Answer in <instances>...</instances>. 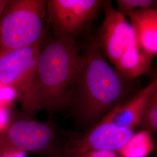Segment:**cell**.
Returning a JSON list of instances; mask_svg holds the SVG:
<instances>
[{
	"instance_id": "obj_10",
	"label": "cell",
	"mask_w": 157,
	"mask_h": 157,
	"mask_svg": "<svg viewBox=\"0 0 157 157\" xmlns=\"http://www.w3.org/2000/svg\"><path fill=\"white\" fill-rule=\"evenodd\" d=\"M128 16L137 45L153 56H157V9L140 8Z\"/></svg>"
},
{
	"instance_id": "obj_9",
	"label": "cell",
	"mask_w": 157,
	"mask_h": 157,
	"mask_svg": "<svg viewBox=\"0 0 157 157\" xmlns=\"http://www.w3.org/2000/svg\"><path fill=\"white\" fill-rule=\"evenodd\" d=\"M157 90V79L155 78L146 87L115 108L107 115L113 124L119 127L135 130L140 123L146 104Z\"/></svg>"
},
{
	"instance_id": "obj_5",
	"label": "cell",
	"mask_w": 157,
	"mask_h": 157,
	"mask_svg": "<svg viewBox=\"0 0 157 157\" xmlns=\"http://www.w3.org/2000/svg\"><path fill=\"white\" fill-rule=\"evenodd\" d=\"M11 150L47 157H61L63 154L51 125L22 113L12 115L8 127L0 133V155Z\"/></svg>"
},
{
	"instance_id": "obj_15",
	"label": "cell",
	"mask_w": 157,
	"mask_h": 157,
	"mask_svg": "<svg viewBox=\"0 0 157 157\" xmlns=\"http://www.w3.org/2000/svg\"><path fill=\"white\" fill-rule=\"evenodd\" d=\"M17 101V93L11 86L0 82V106L10 108Z\"/></svg>"
},
{
	"instance_id": "obj_4",
	"label": "cell",
	"mask_w": 157,
	"mask_h": 157,
	"mask_svg": "<svg viewBox=\"0 0 157 157\" xmlns=\"http://www.w3.org/2000/svg\"><path fill=\"white\" fill-rule=\"evenodd\" d=\"M41 40L0 56V82L16 90L22 113L30 118L41 110L37 100V82Z\"/></svg>"
},
{
	"instance_id": "obj_20",
	"label": "cell",
	"mask_w": 157,
	"mask_h": 157,
	"mask_svg": "<svg viewBox=\"0 0 157 157\" xmlns=\"http://www.w3.org/2000/svg\"><path fill=\"white\" fill-rule=\"evenodd\" d=\"M61 157H70V156H69V155H65V154H63V155H62V156Z\"/></svg>"
},
{
	"instance_id": "obj_7",
	"label": "cell",
	"mask_w": 157,
	"mask_h": 157,
	"mask_svg": "<svg viewBox=\"0 0 157 157\" xmlns=\"http://www.w3.org/2000/svg\"><path fill=\"white\" fill-rule=\"evenodd\" d=\"M135 133L133 129L121 128L113 124L106 115L91 126L84 135L71 141L63 147V154L71 155L90 150L118 152Z\"/></svg>"
},
{
	"instance_id": "obj_12",
	"label": "cell",
	"mask_w": 157,
	"mask_h": 157,
	"mask_svg": "<svg viewBox=\"0 0 157 157\" xmlns=\"http://www.w3.org/2000/svg\"><path fill=\"white\" fill-rule=\"evenodd\" d=\"M151 135L141 130L134 134L118 152L121 157H147L154 147Z\"/></svg>"
},
{
	"instance_id": "obj_19",
	"label": "cell",
	"mask_w": 157,
	"mask_h": 157,
	"mask_svg": "<svg viewBox=\"0 0 157 157\" xmlns=\"http://www.w3.org/2000/svg\"><path fill=\"white\" fill-rule=\"evenodd\" d=\"M6 3H7V1L6 0H0V19L2 15V13L4 11V10L6 7Z\"/></svg>"
},
{
	"instance_id": "obj_16",
	"label": "cell",
	"mask_w": 157,
	"mask_h": 157,
	"mask_svg": "<svg viewBox=\"0 0 157 157\" xmlns=\"http://www.w3.org/2000/svg\"><path fill=\"white\" fill-rule=\"evenodd\" d=\"M69 156L72 157H119L116 152L108 150H90L76 153Z\"/></svg>"
},
{
	"instance_id": "obj_17",
	"label": "cell",
	"mask_w": 157,
	"mask_h": 157,
	"mask_svg": "<svg viewBox=\"0 0 157 157\" xmlns=\"http://www.w3.org/2000/svg\"><path fill=\"white\" fill-rule=\"evenodd\" d=\"M12 115L10 108L0 106V133L8 127Z\"/></svg>"
},
{
	"instance_id": "obj_11",
	"label": "cell",
	"mask_w": 157,
	"mask_h": 157,
	"mask_svg": "<svg viewBox=\"0 0 157 157\" xmlns=\"http://www.w3.org/2000/svg\"><path fill=\"white\" fill-rule=\"evenodd\" d=\"M154 56L137 45L136 41L124 51L114 67L129 80L150 72Z\"/></svg>"
},
{
	"instance_id": "obj_6",
	"label": "cell",
	"mask_w": 157,
	"mask_h": 157,
	"mask_svg": "<svg viewBox=\"0 0 157 157\" xmlns=\"http://www.w3.org/2000/svg\"><path fill=\"white\" fill-rule=\"evenodd\" d=\"M104 0L46 1L47 21L58 37H76L90 26Z\"/></svg>"
},
{
	"instance_id": "obj_14",
	"label": "cell",
	"mask_w": 157,
	"mask_h": 157,
	"mask_svg": "<svg viewBox=\"0 0 157 157\" xmlns=\"http://www.w3.org/2000/svg\"><path fill=\"white\" fill-rule=\"evenodd\" d=\"M118 11L124 17L140 8L157 9L156 0H117Z\"/></svg>"
},
{
	"instance_id": "obj_8",
	"label": "cell",
	"mask_w": 157,
	"mask_h": 157,
	"mask_svg": "<svg viewBox=\"0 0 157 157\" xmlns=\"http://www.w3.org/2000/svg\"><path fill=\"white\" fill-rule=\"evenodd\" d=\"M102 10L105 17L97 40L107 59L115 65L126 49L135 42V36L131 24L113 7L112 1L104 0Z\"/></svg>"
},
{
	"instance_id": "obj_2",
	"label": "cell",
	"mask_w": 157,
	"mask_h": 157,
	"mask_svg": "<svg viewBox=\"0 0 157 157\" xmlns=\"http://www.w3.org/2000/svg\"><path fill=\"white\" fill-rule=\"evenodd\" d=\"M44 34L37 63V100L41 109L56 113L69 108L80 48L75 39Z\"/></svg>"
},
{
	"instance_id": "obj_13",
	"label": "cell",
	"mask_w": 157,
	"mask_h": 157,
	"mask_svg": "<svg viewBox=\"0 0 157 157\" xmlns=\"http://www.w3.org/2000/svg\"><path fill=\"white\" fill-rule=\"evenodd\" d=\"M151 135L157 132V90L146 104L139 126Z\"/></svg>"
},
{
	"instance_id": "obj_3",
	"label": "cell",
	"mask_w": 157,
	"mask_h": 157,
	"mask_svg": "<svg viewBox=\"0 0 157 157\" xmlns=\"http://www.w3.org/2000/svg\"><path fill=\"white\" fill-rule=\"evenodd\" d=\"M45 21L46 1H7L0 19V56L41 39Z\"/></svg>"
},
{
	"instance_id": "obj_18",
	"label": "cell",
	"mask_w": 157,
	"mask_h": 157,
	"mask_svg": "<svg viewBox=\"0 0 157 157\" xmlns=\"http://www.w3.org/2000/svg\"><path fill=\"white\" fill-rule=\"evenodd\" d=\"M26 154L20 150H11L2 154L0 157H26Z\"/></svg>"
},
{
	"instance_id": "obj_1",
	"label": "cell",
	"mask_w": 157,
	"mask_h": 157,
	"mask_svg": "<svg viewBox=\"0 0 157 157\" xmlns=\"http://www.w3.org/2000/svg\"><path fill=\"white\" fill-rule=\"evenodd\" d=\"M133 81L108 62L97 40L81 53L69 108L76 123L89 128L129 99Z\"/></svg>"
}]
</instances>
